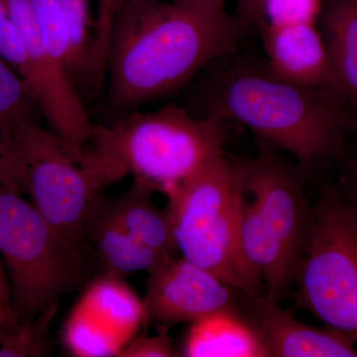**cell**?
<instances>
[{
	"label": "cell",
	"instance_id": "cell-17",
	"mask_svg": "<svg viewBox=\"0 0 357 357\" xmlns=\"http://www.w3.org/2000/svg\"><path fill=\"white\" fill-rule=\"evenodd\" d=\"M319 18L335 89L357 107V0H328Z\"/></svg>",
	"mask_w": 357,
	"mask_h": 357
},
{
	"label": "cell",
	"instance_id": "cell-27",
	"mask_svg": "<svg viewBox=\"0 0 357 357\" xmlns=\"http://www.w3.org/2000/svg\"><path fill=\"white\" fill-rule=\"evenodd\" d=\"M237 17L246 25L258 29L266 23L264 17V0H238Z\"/></svg>",
	"mask_w": 357,
	"mask_h": 357
},
{
	"label": "cell",
	"instance_id": "cell-25",
	"mask_svg": "<svg viewBox=\"0 0 357 357\" xmlns=\"http://www.w3.org/2000/svg\"><path fill=\"white\" fill-rule=\"evenodd\" d=\"M340 163L344 164V170L342 187H337L338 192L357 220V159L344 156Z\"/></svg>",
	"mask_w": 357,
	"mask_h": 357
},
{
	"label": "cell",
	"instance_id": "cell-12",
	"mask_svg": "<svg viewBox=\"0 0 357 357\" xmlns=\"http://www.w3.org/2000/svg\"><path fill=\"white\" fill-rule=\"evenodd\" d=\"M248 298L251 317L271 357H357L356 342L349 335L326 326L303 323L266 296Z\"/></svg>",
	"mask_w": 357,
	"mask_h": 357
},
{
	"label": "cell",
	"instance_id": "cell-24",
	"mask_svg": "<svg viewBox=\"0 0 357 357\" xmlns=\"http://www.w3.org/2000/svg\"><path fill=\"white\" fill-rule=\"evenodd\" d=\"M168 326L157 325L155 335H143L131 340L119 357L181 356L168 335Z\"/></svg>",
	"mask_w": 357,
	"mask_h": 357
},
{
	"label": "cell",
	"instance_id": "cell-15",
	"mask_svg": "<svg viewBox=\"0 0 357 357\" xmlns=\"http://www.w3.org/2000/svg\"><path fill=\"white\" fill-rule=\"evenodd\" d=\"M180 354L187 357L268 356L259 333L239 312H220L192 324Z\"/></svg>",
	"mask_w": 357,
	"mask_h": 357
},
{
	"label": "cell",
	"instance_id": "cell-20",
	"mask_svg": "<svg viewBox=\"0 0 357 357\" xmlns=\"http://www.w3.org/2000/svg\"><path fill=\"white\" fill-rule=\"evenodd\" d=\"M37 112H40L38 105L24 81L0 58V126L2 130L7 136L11 128L26 119L36 117Z\"/></svg>",
	"mask_w": 357,
	"mask_h": 357
},
{
	"label": "cell",
	"instance_id": "cell-4",
	"mask_svg": "<svg viewBox=\"0 0 357 357\" xmlns=\"http://www.w3.org/2000/svg\"><path fill=\"white\" fill-rule=\"evenodd\" d=\"M225 122L183 105L131 112L93 126L91 151L122 178L130 174L168 196L199 169L225 154Z\"/></svg>",
	"mask_w": 357,
	"mask_h": 357
},
{
	"label": "cell",
	"instance_id": "cell-3",
	"mask_svg": "<svg viewBox=\"0 0 357 357\" xmlns=\"http://www.w3.org/2000/svg\"><path fill=\"white\" fill-rule=\"evenodd\" d=\"M278 150L261 141L259 154L231 157L241 177V250L276 303L293 287L312 213L305 192L310 171Z\"/></svg>",
	"mask_w": 357,
	"mask_h": 357
},
{
	"label": "cell",
	"instance_id": "cell-21",
	"mask_svg": "<svg viewBox=\"0 0 357 357\" xmlns=\"http://www.w3.org/2000/svg\"><path fill=\"white\" fill-rule=\"evenodd\" d=\"M0 58L17 73L28 86L31 70L24 43L2 0H0Z\"/></svg>",
	"mask_w": 357,
	"mask_h": 357
},
{
	"label": "cell",
	"instance_id": "cell-29",
	"mask_svg": "<svg viewBox=\"0 0 357 357\" xmlns=\"http://www.w3.org/2000/svg\"><path fill=\"white\" fill-rule=\"evenodd\" d=\"M114 0H100V4H112Z\"/></svg>",
	"mask_w": 357,
	"mask_h": 357
},
{
	"label": "cell",
	"instance_id": "cell-1",
	"mask_svg": "<svg viewBox=\"0 0 357 357\" xmlns=\"http://www.w3.org/2000/svg\"><path fill=\"white\" fill-rule=\"evenodd\" d=\"M249 26L223 7L115 0L107 105L119 115L173 95L218 59L236 53Z\"/></svg>",
	"mask_w": 357,
	"mask_h": 357
},
{
	"label": "cell",
	"instance_id": "cell-7",
	"mask_svg": "<svg viewBox=\"0 0 357 357\" xmlns=\"http://www.w3.org/2000/svg\"><path fill=\"white\" fill-rule=\"evenodd\" d=\"M7 137L24 162L35 208L72 243H86V227L103 191L119 178L91 150L76 153L36 117L14 126Z\"/></svg>",
	"mask_w": 357,
	"mask_h": 357
},
{
	"label": "cell",
	"instance_id": "cell-8",
	"mask_svg": "<svg viewBox=\"0 0 357 357\" xmlns=\"http://www.w3.org/2000/svg\"><path fill=\"white\" fill-rule=\"evenodd\" d=\"M293 287L299 307L357 344V220L337 185H324L312 206Z\"/></svg>",
	"mask_w": 357,
	"mask_h": 357
},
{
	"label": "cell",
	"instance_id": "cell-16",
	"mask_svg": "<svg viewBox=\"0 0 357 357\" xmlns=\"http://www.w3.org/2000/svg\"><path fill=\"white\" fill-rule=\"evenodd\" d=\"M105 199L89 220L84 236L100 258L105 273L124 278L136 272L150 271L166 260L128 234L112 215Z\"/></svg>",
	"mask_w": 357,
	"mask_h": 357
},
{
	"label": "cell",
	"instance_id": "cell-26",
	"mask_svg": "<svg viewBox=\"0 0 357 357\" xmlns=\"http://www.w3.org/2000/svg\"><path fill=\"white\" fill-rule=\"evenodd\" d=\"M17 324L13 309L10 284L0 258V328H10Z\"/></svg>",
	"mask_w": 357,
	"mask_h": 357
},
{
	"label": "cell",
	"instance_id": "cell-2",
	"mask_svg": "<svg viewBox=\"0 0 357 357\" xmlns=\"http://www.w3.org/2000/svg\"><path fill=\"white\" fill-rule=\"evenodd\" d=\"M236 53L218 59L192 79L197 84L185 109L243 124L310 172L344 158L347 136L357 131L356 107L337 89L294 84L275 74L266 60Z\"/></svg>",
	"mask_w": 357,
	"mask_h": 357
},
{
	"label": "cell",
	"instance_id": "cell-23",
	"mask_svg": "<svg viewBox=\"0 0 357 357\" xmlns=\"http://www.w3.org/2000/svg\"><path fill=\"white\" fill-rule=\"evenodd\" d=\"M0 185L15 194L29 195L27 170L20 152L0 126Z\"/></svg>",
	"mask_w": 357,
	"mask_h": 357
},
{
	"label": "cell",
	"instance_id": "cell-18",
	"mask_svg": "<svg viewBox=\"0 0 357 357\" xmlns=\"http://www.w3.org/2000/svg\"><path fill=\"white\" fill-rule=\"evenodd\" d=\"M56 304L32 321L0 328V357H42L50 354V328L59 310Z\"/></svg>",
	"mask_w": 357,
	"mask_h": 357
},
{
	"label": "cell",
	"instance_id": "cell-19",
	"mask_svg": "<svg viewBox=\"0 0 357 357\" xmlns=\"http://www.w3.org/2000/svg\"><path fill=\"white\" fill-rule=\"evenodd\" d=\"M31 1L47 48L67 70L75 86L77 76L76 54L59 0Z\"/></svg>",
	"mask_w": 357,
	"mask_h": 357
},
{
	"label": "cell",
	"instance_id": "cell-10",
	"mask_svg": "<svg viewBox=\"0 0 357 357\" xmlns=\"http://www.w3.org/2000/svg\"><path fill=\"white\" fill-rule=\"evenodd\" d=\"M15 23L29 60L30 93L49 128L83 154L93 124L67 70L50 53L40 32L31 0H2Z\"/></svg>",
	"mask_w": 357,
	"mask_h": 357
},
{
	"label": "cell",
	"instance_id": "cell-5",
	"mask_svg": "<svg viewBox=\"0 0 357 357\" xmlns=\"http://www.w3.org/2000/svg\"><path fill=\"white\" fill-rule=\"evenodd\" d=\"M241 196L236 163L223 154L170 192L166 208L183 257L213 272L245 297H261L266 289L239 243Z\"/></svg>",
	"mask_w": 357,
	"mask_h": 357
},
{
	"label": "cell",
	"instance_id": "cell-22",
	"mask_svg": "<svg viewBox=\"0 0 357 357\" xmlns=\"http://www.w3.org/2000/svg\"><path fill=\"white\" fill-rule=\"evenodd\" d=\"M321 0H264L266 24H314L321 11Z\"/></svg>",
	"mask_w": 357,
	"mask_h": 357
},
{
	"label": "cell",
	"instance_id": "cell-6",
	"mask_svg": "<svg viewBox=\"0 0 357 357\" xmlns=\"http://www.w3.org/2000/svg\"><path fill=\"white\" fill-rule=\"evenodd\" d=\"M86 243H72L34 204L0 185V258L18 323L32 321L91 276Z\"/></svg>",
	"mask_w": 357,
	"mask_h": 357
},
{
	"label": "cell",
	"instance_id": "cell-28",
	"mask_svg": "<svg viewBox=\"0 0 357 357\" xmlns=\"http://www.w3.org/2000/svg\"><path fill=\"white\" fill-rule=\"evenodd\" d=\"M176 3L192 4V6L223 7L225 0H164Z\"/></svg>",
	"mask_w": 357,
	"mask_h": 357
},
{
	"label": "cell",
	"instance_id": "cell-13",
	"mask_svg": "<svg viewBox=\"0 0 357 357\" xmlns=\"http://www.w3.org/2000/svg\"><path fill=\"white\" fill-rule=\"evenodd\" d=\"M259 30L268 65L275 74L302 86L335 89L325 42L314 24L265 23Z\"/></svg>",
	"mask_w": 357,
	"mask_h": 357
},
{
	"label": "cell",
	"instance_id": "cell-9",
	"mask_svg": "<svg viewBox=\"0 0 357 357\" xmlns=\"http://www.w3.org/2000/svg\"><path fill=\"white\" fill-rule=\"evenodd\" d=\"M147 323L143 300L124 278L102 274L89 283L63 328V344L77 357L119 356Z\"/></svg>",
	"mask_w": 357,
	"mask_h": 357
},
{
	"label": "cell",
	"instance_id": "cell-14",
	"mask_svg": "<svg viewBox=\"0 0 357 357\" xmlns=\"http://www.w3.org/2000/svg\"><path fill=\"white\" fill-rule=\"evenodd\" d=\"M155 189L149 183L133 178L123 194L105 199L110 213L123 229L162 259L175 257L178 252L167 208L153 202Z\"/></svg>",
	"mask_w": 357,
	"mask_h": 357
},
{
	"label": "cell",
	"instance_id": "cell-11",
	"mask_svg": "<svg viewBox=\"0 0 357 357\" xmlns=\"http://www.w3.org/2000/svg\"><path fill=\"white\" fill-rule=\"evenodd\" d=\"M148 273L142 299L147 323L169 328L192 325L220 312H239L236 289L183 256L168 258Z\"/></svg>",
	"mask_w": 357,
	"mask_h": 357
}]
</instances>
